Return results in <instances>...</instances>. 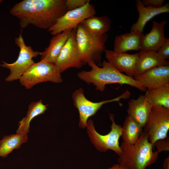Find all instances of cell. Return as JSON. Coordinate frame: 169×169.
Listing matches in <instances>:
<instances>
[{
	"mask_svg": "<svg viewBox=\"0 0 169 169\" xmlns=\"http://www.w3.org/2000/svg\"><path fill=\"white\" fill-rule=\"evenodd\" d=\"M157 149L156 152L159 154L162 151H168L169 150V139L167 137L166 138L156 141L154 144Z\"/></svg>",
	"mask_w": 169,
	"mask_h": 169,
	"instance_id": "obj_27",
	"label": "cell"
},
{
	"mask_svg": "<svg viewBox=\"0 0 169 169\" xmlns=\"http://www.w3.org/2000/svg\"><path fill=\"white\" fill-rule=\"evenodd\" d=\"M167 22L166 20L158 22L153 20L151 30L144 35L140 51L156 52L164 42V28Z\"/></svg>",
	"mask_w": 169,
	"mask_h": 169,
	"instance_id": "obj_15",
	"label": "cell"
},
{
	"mask_svg": "<svg viewBox=\"0 0 169 169\" xmlns=\"http://www.w3.org/2000/svg\"><path fill=\"white\" fill-rule=\"evenodd\" d=\"M120 147L121 153L118 162L126 169H145L155 162L158 158V154L153 151L154 147L144 131L134 144L123 142Z\"/></svg>",
	"mask_w": 169,
	"mask_h": 169,
	"instance_id": "obj_3",
	"label": "cell"
},
{
	"mask_svg": "<svg viewBox=\"0 0 169 169\" xmlns=\"http://www.w3.org/2000/svg\"><path fill=\"white\" fill-rule=\"evenodd\" d=\"M21 85L30 89L35 85L47 82L59 83L63 81L56 66L44 60L34 63L19 79Z\"/></svg>",
	"mask_w": 169,
	"mask_h": 169,
	"instance_id": "obj_5",
	"label": "cell"
},
{
	"mask_svg": "<svg viewBox=\"0 0 169 169\" xmlns=\"http://www.w3.org/2000/svg\"><path fill=\"white\" fill-rule=\"evenodd\" d=\"M143 131L154 146L155 142L167 137L169 130V108L153 106Z\"/></svg>",
	"mask_w": 169,
	"mask_h": 169,
	"instance_id": "obj_9",
	"label": "cell"
},
{
	"mask_svg": "<svg viewBox=\"0 0 169 169\" xmlns=\"http://www.w3.org/2000/svg\"><path fill=\"white\" fill-rule=\"evenodd\" d=\"M145 95L152 106L169 108V84L152 89H147Z\"/></svg>",
	"mask_w": 169,
	"mask_h": 169,
	"instance_id": "obj_24",
	"label": "cell"
},
{
	"mask_svg": "<svg viewBox=\"0 0 169 169\" xmlns=\"http://www.w3.org/2000/svg\"><path fill=\"white\" fill-rule=\"evenodd\" d=\"M144 35L134 31L116 36L113 51L117 53H124L131 50L140 51Z\"/></svg>",
	"mask_w": 169,
	"mask_h": 169,
	"instance_id": "obj_18",
	"label": "cell"
},
{
	"mask_svg": "<svg viewBox=\"0 0 169 169\" xmlns=\"http://www.w3.org/2000/svg\"><path fill=\"white\" fill-rule=\"evenodd\" d=\"M3 0H0V4L1 3L3 2Z\"/></svg>",
	"mask_w": 169,
	"mask_h": 169,
	"instance_id": "obj_30",
	"label": "cell"
},
{
	"mask_svg": "<svg viewBox=\"0 0 169 169\" xmlns=\"http://www.w3.org/2000/svg\"><path fill=\"white\" fill-rule=\"evenodd\" d=\"M152 106L145 94L140 95L128 103L127 115L143 128L146 124Z\"/></svg>",
	"mask_w": 169,
	"mask_h": 169,
	"instance_id": "obj_14",
	"label": "cell"
},
{
	"mask_svg": "<svg viewBox=\"0 0 169 169\" xmlns=\"http://www.w3.org/2000/svg\"><path fill=\"white\" fill-rule=\"evenodd\" d=\"M87 64L91 68L90 70L82 71L78 73L77 76L87 84H93L97 90L103 91L107 85L113 84L129 85L143 92L147 90L133 78L119 71L105 60L102 62V67L92 61Z\"/></svg>",
	"mask_w": 169,
	"mask_h": 169,
	"instance_id": "obj_2",
	"label": "cell"
},
{
	"mask_svg": "<svg viewBox=\"0 0 169 169\" xmlns=\"http://www.w3.org/2000/svg\"><path fill=\"white\" fill-rule=\"evenodd\" d=\"M112 122L111 130L105 135H102L96 131L91 119L87 122V132L91 142L99 151L105 152L110 149L114 151L119 156L121 153L119 139L121 136L122 126L116 124L114 120V115L109 113Z\"/></svg>",
	"mask_w": 169,
	"mask_h": 169,
	"instance_id": "obj_6",
	"label": "cell"
},
{
	"mask_svg": "<svg viewBox=\"0 0 169 169\" xmlns=\"http://www.w3.org/2000/svg\"><path fill=\"white\" fill-rule=\"evenodd\" d=\"M67 11L65 0H23L9 12L19 20L22 28L32 25L48 30Z\"/></svg>",
	"mask_w": 169,
	"mask_h": 169,
	"instance_id": "obj_1",
	"label": "cell"
},
{
	"mask_svg": "<svg viewBox=\"0 0 169 169\" xmlns=\"http://www.w3.org/2000/svg\"><path fill=\"white\" fill-rule=\"evenodd\" d=\"M138 54L134 76L157 66L169 65V61L161 58L156 51H140Z\"/></svg>",
	"mask_w": 169,
	"mask_h": 169,
	"instance_id": "obj_19",
	"label": "cell"
},
{
	"mask_svg": "<svg viewBox=\"0 0 169 169\" xmlns=\"http://www.w3.org/2000/svg\"><path fill=\"white\" fill-rule=\"evenodd\" d=\"M158 55L162 59L167 60L169 58V38H166L162 45L156 51Z\"/></svg>",
	"mask_w": 169,
	"mask_h": 169,
	"instance_id": "obj_25",
	"label": "cell"
},
{
	"mask_svg": "<svg viewBox=\"0 0 169 169\" xmlns=\"http://www.w3.org/2000/svg\"><path fill=\"white\" fill-rule=\"evenodd\" d=\"M133 78L147 89L169 84V65L157 66Z\"/></svg>",
	"mask_w": 169,
	"mask_h": 169,
	"instance_id": "obj_12",
	"label": "cell"
},
{
	"mask_svg": "<svg viewBox=\"0 0 169 169\" xmlns=\"http://www.w3.org/2000/svg\"><path fill=\"white\" fill-rule=\"evenodd\" d=\"M143 127L127 115L122 126L121 136L123 142L130 145L135 144L143 132Z\"/></svg>",
	"mask_w": 169,
	"mask_h": 169,
	"instance_id": "obj_23",
	"label": "cell"
},
{
	"mask_svg": "<svg viewBox=\"0 0 169 169\" xmlns=\"http://www.w3.org/2000/svg\"><path fill=\"white\" fill-rule=\"evenodd\" d=\"M130 95V93L126 91L120 95L113 99L93 102L86 98L83 88H80L76 90L72 93V97L73 104L78 110L79 114V126L82 128L86 127L88 118L94 115L105 104L115 101L120 104V101L121 99L128 98Z\"/></svg>",
	"mask_w": 169,
	"mask_h": 169,
	"instance_id": "obj_8",
	"label": "cell"
},
{
	"mask_svg": "<svg viewBox=\"0 0 169 169\" xmlns=\"http://www.w3.org/2000/svg\"><path fill=\"white\" fill-rule=\"evenodd\" d=\"M108 169H126L123 166L119 164H115L112 167H110Z\"/></svg>",
	"mask_w": 169,
	"mask_h": 169,
	"instance_id": "obj_29",
	"label": "cell"
},
{
	"mask_svg": "<svg viewBox=\"0 0 169 169\" xmlns=\"http://www.w3.org/2000/svg\"><path fill=\"white\" fill-rule=\"evenodd\" d=\"M111 20L107 16L90 17L80 23L91 35L100 36L106 33L110 28Z\"/></svg>",
	"mask_w": 169,
	"mask_h": 169,
	"instance_id": "obj_20",
	"label": "cell"
},
{
	"mask_svg": "<svg viewBox=\"0 0 169 169\" xmlns=\"http://www.w3.org/2000/svg\"><path fill=\"white\" fill-rule=\"evenodd\" d=\"M16 44L19 48V54L16 60L12 63L4 61L0 66L9 69V74L6 78L7 82H12L19 79L23 74L34 63L33 58L40 55V52L34 51L30 46L26 45L22 34L15 39Z\"/></svg>",
	"mask_w": 169,
	"mask_h": 169,
	"instance_id": "obj_7",
	"label": "cell"
},
{
	"mask_svg": "<svg viewBox=\"0 0 169 169\" xmlns=\"http://www.w3.org/2000/svg\"><path fill=\"white\" fill-rule=\"evenodd\" d=\"M27 133L19 132L15 134L5 136L0 140V156L6 157L14 149L20 147L28 140Z\"/></svg>",
	"mask_w": 169,
	"mask_h": 169,
	"instance_id": "obj_21",
	"label": "cell"
},
{
	"mask_svg": "<svg viewBox=\"0 0 169 169\" xmlns=\"http://www.w3.org/2000/svg\"><path fill=\"white\" fill-rule=\"evenodd\" d=\"M88 0H65V5L68 11L75 9L84 5Z\"/></svg>",
	"mask_w": 169,
	"mask_h": 169,
	"instance_id": "obj_26",
	"label": "cell"
},
{
	"mask_svg": "<svg viewBox=\"0 0 169 169\" xmlns=\"http://www.w3.org/2000/svg\"><path fill=\"white\" fill-rule=\"evenodd\" d=\"M72 29H69L53 35L48 47L40 52L41 60L54 64Z\"/></svg>",
	"mask_w": 169,
	"mask_h": 169,
	"instance_id": "obj_17",
	"label": "cell"
},
{
	"mask_svg": "<svg viewBox=\"0 0 169 169\" xmlns=\"http://www.w3.org/2000/svg\"><path fill=\"white\" fill-rule=\"evenodd\" d=\"M90 2V0H88L83 6L68 11L48 31L54 35L69 29L76 28L84 20L95 15V8Z\"/></svg>",
	"mask_w": 169,
	"mask_h": 169,
	"instance_id": "obj_10",
	"label": "cell"
},
{
	"mask_svg": "<svg viewBox=\"0 0 169 169\" xmlns=\"http://www.w3.org/2000/svg\"><path fill=\"white\" fill-rule=\"evenodd\" d=\"M107 61L121 73L133 78L138 58V53L130 54L125 53H117L111 50L105 49L104 51Z\"/></svg>",
	"mask_w": 169,
	"mask_h": 169,
	"instance_id": "obj_13",
	"label": "cell"
},
{
	"mask_svg": "<svg viewBox=\"0 0 169 169\" xmlns=\"http://www.w3.org/2000/svg\"><path fill=\"white\" fill-rule=\"evenodd\" d=\"M136 6L139 13L137 21L131 26V31H137L142 33L146 23L154 17L159 14L169 12V4H166L159 8L146 6L142 1L137 0Z\"/></svg>",
	"mask_w": 169,
	"mask_h": 169,
	"instance_id": "obj_16",
	"label": "cell"
},
{
	"mask_svg": "<svg viewBox=\"0 0 169 169\" xmlns=\"http://www.w3.org/2000/svg\"><path fill=\"white\" fill-rule=\"evenodd\" d=\"M48 105L43 103L42 99L32 102L28 106L26 116L19 122L17 133L19 132L28 133L30 122L35 117L44 113L47 109Z\"/></svg>",
	"mask_w": 169,
	"mask_h": 169,
	"instance_id": "obj_22",
	"label": "cell"
},
{
	"mask_svg": "<svg viewBox=\"0 0 169 169\" xmlns=\"http://www.w3.org/2000/svg\"><path fill=\"white\" fill-rule=\"evenodd\" d=\"M142 2L145 6L159 8L163 6L164 0H143Z\"/></svg>",
	"mask_w": 169,
	"mask_h": 169,
	"instance_id": "obj_28",
	"label": "cell"
},
{
	"mask_svg": "<svg viewBox=\"0 0 169 169\" xmlns=\"http://www.w3.org/2000/svg\"><path fill=\"white\" fill-rule=\"evenodd\" d=\"M76 28L72 29L54 64L61 74L69 68L79 69L84 65L76 41Z\"/></svg>",
	"mask_w": 169,
	"mask_h": 169,
	"instance_id": "obj_11",
	"label": "cell"
},
{
	"mask_svg": "<svg viewBox=\"0 0 169 169\" xmlns=\"http://www.w3.org/2000/svg\"><path fill=\"white\" fill-rule=\"evenodd\" d=\"M108 37L106 33L100 36L91 35L80 24L78 26L76 39L84 65L92 61L98 66H102L101 55L106 49Z\"/></svg>",
	"mask_w": 169,
	"mask_h": 169,
	"instance_id": "obj_4",
	"label": "cell"
}]
</instances>
